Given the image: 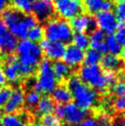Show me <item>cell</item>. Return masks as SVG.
<instances>
[{
    "mask_svg": "<svg viewBox=\"0 0 125 126\" xmlns=\"http://www.w3.org/2000/svg\"><path fill=\"white\" fill-rule=\"evenodd\" d=\"M67 88L75 99V103L84 110H88L93 107L97 101V91L86 85L77 76L68 78Z\"/></svg>",
    "mask_w": 125,
    "mask_h": 126,
    "instance_id": "1",
    "label": "cell"
},
{
    "mask_svg": "<svg viewBox=\"0 0 125 126\" xmlns=\"http://www.w3.org/2000/svg\"><path fill=\"white\" fill-rule=\"evenodd\" d=\"M44 37L50 42H62L63 44L72 42L74 32L70 24L62 18H51L44 26Z\"/></svg>",
    "mask_w": 125,
    "mask_h": 126,
    "instance_id": "2",
    "label": "cell"
},
{
    "mask_svg": "<svg viewBox=\"0 0 125 126\" xmlns=\"http://www.w3.org/2000/svg\"><path fill=\"white\" fill-rule=\"evenodd\" d=\"M57 87V78L52 70V63L48 59H43L38 65L37 77L35 78L33 90L39 93L49 94Z\"/></svg>",
    "mask_w": 125,
    "mask_h": 126,
    "instance_id": "3",
    "label": "cell"
},
{
    "mask_svg": "<svg viewBox=\"0 0 125 126\" xmlns=\"http://www.w3.org/2000/svg\"><path fill=\"white\" fill-rule=\"evenodd\" d=\"M15 51L18 55V62L22 64L36 68L42 61V51L41 46L28 39H23L17 42Z\"/></svg>",
    "mask_w": 125,
    "mask_h": 126,
    "instance_id": "4",
    "label": "cell"
},
{
    "mask_svg": "<svg viewBox=\"0 0 125 126\" xmlns=\"http://www.w3.org/2000/svg\"><path fill=\"white\" fill-rule=\"evenodd\" d=\"M78 77L83 83L89 86L95 90L104 91L108 87L104 79L102 68L98 64H85L80 68Z\"/></svg>",
    "mask_w": 125,
    "mask_h": 126,
    "instance_id": "5",
    "label": "cell"
},
{
    "mask_svg": "<svg viewBox=\"0 0 125 126\" xmlns=\"http://www.w3.org/2000/svg\"><path fill=\"white\" fill-rule=\"evenodd\" d=\"M96 25L105 34L111 35L118 28L119 21L112 11H99L96 14Z\"/></svg>",
    "mask_w": 125,
    "mask_h": 126,
    "instance_id": "6",
    "label": "cell"
},
{
    "mask_svg": "<svg viewBox=\"0 0 125 126\" xmlns=\"http://www.w3.org/2000/svg\"><path fill=\"white\" fill-rule=\"evenodd\" d=\"M38 25V19L35 18L33 15H23L22 18L10 27H8V31L13 34L17 39H26L27 34L30 29Z\"/></svg>",
    "mask_w": 125,
    "mask_h": 126,
    "instance_id": "7",
    "label": "cell"
},
{
    "mask_svg": "<svg viewBox=\"0 0 125 126\" xmlns=\"http://www.w3.org/2000/svg\"><path fill=\"white\" fill-rule=\"evenodd\" d=\"M55 11L62 19L73 18L81 13L83 6L76 0H60L55 3Z\"/></svg>",
    "mask_w": 125,
    "mask_h": 126,
    "instance_id": "8",
    "label": "cell"
},
{
    "mask_svg": "<svg viewBox=\"0 0 125 126\" xmlns=\"http://www.w3.org/2000/svg\"><path fill=\"white\" fill-rule=\"evenodd\" d=\"M70 26L73 32L77 33H86L88 32H92L96 29V21L95 18L87 14H78L77 16L71 18Z\"/></svg>",
    "mask_w": 125,
    "mask_h": 126,
    "instance_id": "9",
    "label": "cell"
},
{
    "mask_svg": "<svg viewBox=\"0 0 125 126\" xmlns=\"http://www.w3.org/2000/svg\"><path fill=\"white\" fill-rule=\"evenodd\" d=\"M41 49L44 53L46 59L49 61H59L62 58L65 45L62 42H50L48 40H42L41 42Z\"/></svg>",
    "mask_w": 125,
    "mask_h": 126,
    "instance_id": "10",
    "label": "cell"
},
{
    "mask_svg": "<svg viewBox=\"0 0 125 126\" xmlns=\"http://www.w3.org/2000/svg\"><path fill=\"white\" fill-rule=\"evenodd\" d=\"M17 45V39L11 33L2 19H0V52L13 53Z\"/></svg>",
    "mask_w": 125,
    "mask_h": 126,
    "instance_id": "11",
    "label": "cell"
},
{
    "mask_svg": "<svg viewBox=\"0 0 125 126\" xmlns=\"http://www.w3.org/2000/svg\"><path fill=\"white\" fill-rule=\"evenodd\" d=\"M63 120L67 123L79 124L87 116V110L80 108L75 102H68L64 104Z\"/></svg>",
    "mask_w": 125,
    "mask_h": 126,
    "instance_id": "12",
    "label": "cell"
},
{
    "mask_svg": "<svg viewBox=\"0 0 125 126\" xmlns=\"http://www.w3.org/2000/svg\"><path fill=\"white\" fill-rule=\"evenodd\" d=\"M25 104V94L21 88H15L11 90L10 96L7 98L6 104L4 106V111L7 114L17 113L19 111Z\"/></svg>",
    "mask_w": 125,
    "mask_h": 126,
    "instance_id": "13",
    "label": "cell"
},
{
    "mask_svg": "<svg viewBox=\"0 0 125 126\" xmlns=\"http://www.w3.org/2000/svg\"><path fill=\"white\" fill-rule=\"evenodd\" d=\"M6 80L11 84H16L19 82L22 77L19 72V63L16 60V56L8 54L6 57V65L3 68Z\"/></svg>",
    "mask_w": 125,
    "mask_h": 126,
    "instance_id": "14",
    "label": "cell"
},
{
    "mask_svg": "<svg viewBox=\"0 0 125 126\" xmlns=\"http://www.w3.org/2000/svg\"><path fill=\"white\" fill-rule=\"evenodd\" d=\"M31 11L33 12V16L40 21H47L51 19L53 13L54 7L52 6V1H44V0H36Z\"/></svg>",
    "mask_w": 125,
    "mask_h": 126,
    "instance_id": "15",
    "label": "cell"
},
{
    "mask_svg": "<svg viewBox=\"0 0 125 126\" xmlns=\"http://www.w3.org/2000/svg\"><path fill=\"white\" fill-rule=\"evenodd\" d=\"M85 58V52L84 50L80 49L74 44H70L65 47V51L62 56L63 62L67 63L71 68L79 66L82 64Z\"/></svg>",
    "mask_w": 125,
    "mask_h": 126,
    "instance_id": "16",
    "label": "cell"
},
{
    "mask_svg": "<svg viewBox=\"0 0 125 126\" xmlns=\"http://www.w3.org/2000/svg\"><path fill=\"white\" fill-rule=\"evenodd\" d=\"M89 37V46L94 50H97L100 53H106L107 47L105 43V33L98 29H95L91 32Z\"/></svg>",
    "mask_w": 125,
    "mask_h": 126,
    "instance_id": "17",
    "label": "cell"
},
{
    "mask_svg": "<svg viewBox=\"0 0 125 126\" xmlns=\"http://www.w3.org/2000/svg\"><path fill=\"white\" fill-rule=\"evenodd\" d=\"M1 126H28V115L26 113H10L2 116Z\"/></svg>",
    "mask_w": 125,
    "mask_h": 126,
    "instance_id": "18",
    "label": "cell"
},
{
    "mask_svg": "<svg viewBox=\"0 0 125 126\" xmlns=\"http://www.w3.org/2000/svg\"><path fill=\"white\" fill-rule=\"evenodd\" d=\"M101 68L105 69L106 71H118L122 69L123 66V62L121 58H119L117 55L114 54H106L102 56L100 60Z\"/></svg>",
    "mask_w": 125,
    "mask_h": 126,
    "instance_id": "19",
    "label": "cell"
},
{
    "mask_svg": "<svg viewBox=\"0 0 125 126\" xmlns=\"http://www.w3.org/2000/svg\"><path fill=\"white\" fill-rule=\"evenodd\" d=\"M72 98V94L69 88L65 86H57L52 92V99L57 104L64 105L70 102Z\"/></svg>",
    "mask_w": 125,
    "mask_h": 126,
    "instance_id": "20",
    "label": "cell"
},
{
    "mask_svg": "<svg viewBox=\"0 0 125 126\" xmlns=\"http://www.w3.org/2000/svg\"><path fill=\"white\" fill-rule=\"evenodd\" d=\"M52 70L57 80H64L68 78L72 74V68L61 60L54 62V63L52 64Z\"/></svg>",
    "mask_w": 125,
    "mask_h": 126,
    "instance_id": "21",
    "label": "cell"
},
{
    "mask_svg": "<svg viewBox=\"0 0 125 126\" xmlns=\"http://www.w3.org/2000/svg\"><path fill=\"white\" fill-rule=\"evenodd\" d=\"M54 109V101L48 96H43L40 98L38 104L36 105V113L38 115L43 116L51 114Z\"/></svg>",
    "mask_w": 125,
    "mask_h": 126,
    "instance_id": "22",
    "label": "cell"
},
{
    "mask_svg": "<svg viewBox=\"0 0 125 126\" xmlns=\"http://www.w3.org/2000/svg\"><path fill=\"white\" fill-rule=\"evenodd\" d=\"M35 1L36 0H12V6L13 8L22 14H30Z\"/></svg>",
    "mask_w": 125,
    "mask_h": 126,
    "instance_id": "23",
    "label": "cell"
},
{
    "mask_svg": "<svg viewBox=\"0 0 125 126\" xmlns=\"http://www.w3.org/2000/svg\"><path fill=\"white\" fill-rule=\"evenodd\" d=\"M105 43H106V47H107V52L110 54L117 55L121 53L122 45L119 43L118 41L112 34L108 35V37L105 38Z\"/></svg>",
    "mask_w": 125,
    "mask_h": 126,
    "instance_id": "24",
    "label": "cell"
},
{
    "mask_svg": "<svg viewBox=\"0 0 125 126\" xmlns=\"http://www.w3.org/2000/svg\"><path fill=\"white\" fill-rule=\"evenodd\" d=\"M43 37H44V30L40 25H36L31 29H30L28 34H27L28 40L33 42H36V43L39 42H42L43 40Z\"/></svg>",
    "mask_w": 125,
    "mask_h": 126,
    "instance_id": "25",
    "label": "cell"
},
{
    "mask_svg": "<svg viewBox=\"0 0 125 126\" xmlns=\"http://www.w3.org/2000/svg\"><path fill=\"white\" fill-rule=\"evenodd\" d=\"M101 58H102V53L97 52V50L90 49L87 50V53H85L84 62L87 65H94L100 63Z\"/></svg>",
    "mask_w": 125,
    "mask_h": 126,
    "instance_id": "26",
    "label": "cell"
},
{
    "mask_svg": "<svg viewBox=\"0 0 125 126\" xmlns=\"http://www.w3.org/2000/svg\"><path fill=\"white\" fill-rule=\"evenodd\" d=\"M72 42L75 46L82 50H86L89 47V37L86 33H76L73 35Z\"/></svg>",
    "mask_w": 125,
    "mask_h": 126,
    "instance_id": "27",
    "label": "cell"
},
{
    "mask_svg": "<svg viewBox=\"0 0 125 126\" xmlns=\"http://www.w3.org/2000/svg\"><path fill=\"white\" fill-rule=\"evenodd\" d=\"M104 0H84V7L89 14H97L101 11Z\"/></svg>",
    "mask_w": 125,
    "mask_h": 126,
    "instance_id": "28",
    "label": "cell"
},
{
    "mask_svg": "<svg viewBox=\"0 0 125 126\" xmlns=\"http://www.w3.org/2000/svg\"><path fill=\"white\" fill-rule=\"evenodd\" d=\"M41 126H61V120L54 114H47L42 116L40 120Z\"/></svg>",
    "mask_w": 125,
    "mask_h": 126,
    "instance_id": "29",
    "label": "cell"
},
{
    "mask_svg": "<svg viewBox=\"0 0 125 126\" xmlns=\"http://www.w3.org/2000/svg\"><path fill=\"white\" fill-rule=\"evenodd\" d=\"M40 98H41V95L39 92H37L36 90H31L25 95V103L27 104L29 108H34L38 104Z\"/></svg>",
    "mask_w": 125,
    "mask_h": 126,
    "instance_id": "30",
    "label": "cell"
},
{
    "mask_svg": "<svg viewBox=\"0 0 125 126\" xmlns=\"http://www.w3.org/2000/svg\"><path fill=\"white\" fill-rule=\"evenodd\" d=\"M115 38L122 46H125V22H119L118 28L115 32Z\"/></svg>",
    "mask_w": 125,
    "mask_h": 126,
    "instance_id": "31",
    "label": "cell"
},
{
    "mask_svg": "<svg viewBox=\"0 0 125 126\" xmlns=\"http://www.w3.org/2000/svg\"><path fill=\"white\" fill-rule=\"evenodd\" d=\"M115 16L119 22H125V0L118 2L115 7Z\"/></svg>",
    "mask_w": 125,
    "mask_h": 126,
    "instance_id": "32",
    "label": "cell"
},
{
    "mask_svg": "<svg viewBox=\"0 0 125 126\" xmlns=\"http://www.w3.org/2000/svg\"><path fill=\"white\" fill-rule=\"evenodd\" d=\"M111 91L117 97L125 96V82H123V81H117L112 86Z\"/></svg>",
    "mask_w": 125,
    "mask_h": 126,
    "instance_id": "33",
    "label": "cell"
},
{
    "mask_svg": "<svg viewBox=\"0 0 125 126\" xmlns=\"http://www.w3.org/2000/svg\"><path fill=\"white\" fill-rule=\"evenodd\" d=\"M11 89L8 87H1L0 88V110L4 108L7 98H9Z\"/></svg>",
    "mask_w": 125,
    "mask_h": 126,
    "instance_id": "34",
    "label": "cell"
},
{
    "mask_svg": "<svg viewBox=\"0 0 125 126\" xmlns=\"http://www.w3.org/2000/svg\"><path fill=\"white\" fill-rule=\"evenodd\" d=\"M18 63H19V72H20L22 77H31L35 73V67L25 65V64L20 63L19 62Z\"/></svg>",
    "mask_w": 125,
    "mask_h": 126,
    "instance_id": "35",
    "label": "cell"
},
{
    "mask_svg": "<svg viewBox=\"0 0 125 126\" xmlns=\"http://www.w3.org/2000/svg\"><path fill=\"white\" fill-rule=\"evenodd\" d=\"M103 76L107 86H113L117 82V75L114 71H105Z\"/></svg>",
    "mask_w": 125,
    "mask_h": 126,
    "instance_id": "36",
    "label": "cell"
},
{
    "mask_svg": "<svg viewBox=\"0 0 125 126\" xmlns=\"http://www.w3.org/2000/svg\"><path fill=\"white\" fill-rule=\"evenodd\" d=\"M114 109L119 112H125V96L117 97L113 103Z\"/></svg>",
    "mask_w": 125,
    "mask_h": 126,
    "instance_id": "37",
    "label": "cell"
},
{
    "mask_svg": "<svg viewBox=\"0 0 125 126\" xmlns=\"http://www.w3.org/2000/svg\"><path fill=\"white\" fill-rule=\"evenodd\" d=\"M53 111H54V115L59 118L60 120L63 119V115H64V106L58 104L57 106H54L53 109Z\"/></svg>",
    "mask_w": 125,
    "mask_h": 126,
    "instance_id": "38",
    "label": "cell"
},
{
    "mask_svg": "<svg viewBox=\"0 0 125 126\" xmlns=\"http://www.w3.org/2000/svg\"><path fill=\"white\" fill-rule=\"evenodd\" d=\"M114 7V3L112 0H104L101 11H111Z\"/></svg>",
    "mask_w": 125,
    "mask_h": 126,
    "instance_id": "39",
    "label": "cell"
},
{
    "mask_svg": "<svg viewBox=\"0 0 125 126\" xmlns=\"http://www.w3.org/2000/svg\"><path fill=\"white\" fill-rule=\"evenodd\" d=\"M97 122L92 118H86L84 119L79 125L80 126H97Z\"/></svg>",
    "mask_w": 125,
    "mask_h": 126,
    "instance_id": "40",
    "label": "cell"
},
{
    "mask_svg": "<svg viewBox=\"0 0 125 126\" xmlns=\"http://www.w3.org/2000/svg\"><path fill=\"white\" fill-rule=\"evenodd\" d=\"M6 83H7V80H6V77H5V75H4L3 68L0 65V88L5 86Z\"/></svg>",
    "mask_w": 125,
    "mask_h": 126,
    "instance_id": "41",
    "label": "cell"
},
{
    "mask_svg": "<svg viewBox=\"0 0 125 126\" xmlns=\"http://www.w3.org/2000/svg\"><path fill=\"white\" fill-rule=\"evenodd\" d=\"M7 4L8 0H0V14H2V12L7 7Z\"/></svg>",
    "mask_w": 125,
    "mask_h": 126,
    "instance_id": "42",
    "label": "cell"
},
{
    "mask_svg": "<svg viewBox=\"0 0 125 126\" xmlns=\"http://www.w3.org/2000/svg\"><path fill=\"white\" fill-rule=\"evenodd\" d=\"M97 126H116V125H112V124H109L108 123H97Z\"/></svg>",
    "mask_w": 125,
    "mask_h": 126,
    "instance_id": "43",
    "label": "cell"
},
{
    "mask_svg": "<svg viewBox=\"0 0 125 126\" xmlns=\"http://www.w3.org/2000/svg\"><path fill=\"white\" fill-rule=\"evenodd\" d=\"M121 55H122V59H124L125 60V46H124V48L123 49H122V51H121Z\"/></svg>",
    "mask_w": 125,
    "mask_h": 126,
    "instance_id": "44",
    "label": "cell"
},
{
    "mask_svg": "<svg viewBox=\"0 0 125 126\" xmlns=\"http://www.w3.org/2000/svg\"><path fill=\"white\" fill-rule=\"evenodd\" d=\"M64 126H80L79 124H73V123H67L66 125Z\"/></svg>",
    "mask_w": 125,
    "mask_h": 126,
    "instance_id": "45",
    "label": "cell"
},
{
    "mask_svg": "<svg viewBox=\"0 0 125 126\" xmlns=\"http://www.w3.org/2000/svg\"><path fill=\"white\" fill-rule=\"evenodd\" d=\"M52 1H53L54 3H56V2H58V1H60V0H52Z\"/></svg>",
    "mask_w": 125,
    "mask_h": 126,
    "instance_id": "46",
    "label": "cell"
},
{
    "mask_svg": "<svg viewBox=\"0 0 125 126\" xmlns=\"http://www.w3.org/2000/svg\"><path fill=\"white\" fill-rule=\"evenodd\" d=\"M117 2H122V1H124V0H116Z\"/></svg>",
    "mask_w": 125,
    "mask_h": 126,
    "instance_id": "47",
    "label": "cell"
},
{
    "mask_svg": "<svg viewBox=\"0 0 125 126\" xmlns=\"http://www.w3.org/2000/svg\"><path fill=\"white\" fill-rule=\"evenodd\" d=\"M44 1H51V0H44Z\"/></svg>",
    "mask_w": 125,
    "mask_h": 126,
    "instance_id": "48",
    "label": "cell"
},
{
    "mask_svg": "<svg viewBox=\"0 0 125 126\" xmlns=\"http://www.w3.org/2000/svg\"><path fill=\"white\" fill-rule=\"evenodd\" d=\"M76 1H79V2H80V1H81V0H76Z\"/></svg>",
    "mask_w": 125,
    "mask_h": 126,
    "instance_id": "49",
    "label": "cell"
},
{
    "mask_svg": "<svg viewBox=\"0 0 125 126\" xmlns=\"http://www.w3.org/2000/svg\"><path fill=\"white\" fill-rule=\"evenodd\" d=\"M0 126H1V125H0Z\"/></svg>",
    "mask_w": 125,
    "mask_h": 126,
    "instance_id": "50",
    "label": "cell"
}]
</instances>
